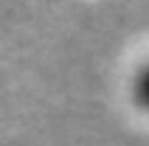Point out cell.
Wrapping results in <instances>:
<instances>
[{
  "instance_id": "1",
  "label": "cell",
  "mask_w": 149,
  "mask_h": 146,
  "mask_svg": "<svg viewBox=\"0 0 149 146\" xmlns=\"http://www.w3.org/2000/svg\"><path fill=\"white\" fill-rule=\"evenodd\" d=\"M132 98H135V104L141 107V110L149 113V62L135 73V79H132Z\"/></svg>"
}]
</instances>
